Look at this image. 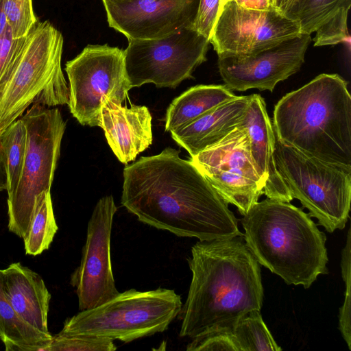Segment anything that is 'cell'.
<instances>
[{
    "label": "cell",
    "instance_id": "f546056e",
    "mask_svg": "<svg viewBox=\"0 0 351 351\" xmlns=\"http://www.w3.org/2000/svg\"><path fill=\"white\" fill-rule=\"evenodd\" d=\"M349 10V8L343 9L315 32L313 38L315 47L334 45L341 43L350 45V36L348 28Z\"/></svg>",
    "mask_w": 351,
    "mask_h": 351
},
{
    "label": "cell",
    "instance_id": "74e56055",
    "mask_svg": "<svg viewBox=\"0 0 351 351\" xmlns=\"http://www.w3.org/2000/svg\"><path fill=\"white\" fill-rule=\"evenodd\" d=\"M295 1V0H291V3H290L289 6L288 7V8L291 5V4H292ZM288 8H287V9H288Z\"/></svg>",
    "mask_w": 351,
    "mask_h": 351
},
{
    "label": "cell",
    "instance_id": "e575fe53",
    "mask_svg": "<svg viewBox=\"0 0 351 351\" xmlns=\"http://www.w3.org/2000/svg\"><path fill=\"white\" fill-rule=\"evenodd\" d=\"M291 0H271L272 6L285 12L289 6Z\"/></svg>",
    "mask_w": 351,
    "mask_h": 351
},
{
    "label": "cell",
    "instance_id": "e0dca14e",
    "mask_svg": "<svg viewBox=\"0 0 351 351\" xmlns=\"http://www.w3.org/2000/svg\"><path fill=\"white\" fill-rule=\"evenodd\" d=\"M241 125L247 132L252 159L265 182L263 194L269 199L290 202L293 198L276 166V135L272 123L260 95H251Z\"/></svg>",
    "mask_w": 351,
    "mask_h": 351
},
{
    "label": "cell",
    "instance_id": "4316f807",
    "mask_svg": "<svg viewBox=\"0 0 351 351\" xmlns=\"http://www.w3.org/2000/svg\"><path fill=\"white\" fill-rule=\"evenodd\" d=\"M7 24L15 38L25 37L38 22L32 0H5Z\"/></svg>",
    "mask_w": 351,
    "mask_h": 351
},
{
    "label": "cell",
    "instance_id": "5bb4252c",
    "mask_svg": "<svg viewBox=\"0 0 351 351\" xmlns=\"http://www.w3.org/2000/svg\"><path fill=\"white\" fill-rule=\"evenodd\" d=\"M311 37L308 34L247 54L218 56V68L230 89L272 92L276 85L297 73L304 62Z\"/></svg>",
    "mask_w": 351,
    "mask_h": 351
},
{
    "label": "cell",
    "instance_id": "2e32d148",
    "mask_svg": "<svg viewBox=\"0 0 351 351\" xmlns=\"http://www.w3.org/2000/svg\"><path fill=\"white\" fill-rule=\"evenodd\" d=\"M152 120L145 106L128 108L107 99L101 106L99 127L116 157L127 164L152 145Z\"/></svg>",
    "mask_w": 351,
    "mask_h": 351
},
{
    "label": "cell",
    "instance_id": "f1b7e54d",
    "mask_svg": "<svg viewBox=\"0 0 351 351\" xmlns=\"http://www.w3.org/2000/svg\"><path fill=\"white\" fill-rule=\"evenodd\" d=\"M188 351H239L237 345L228 328H217L195 337L186 346Z\"/></svg>",
    "mask_w": 351,
    "mask_h": 351
},
{
    "label": "cell",
    "instance_id": "484cf974",
    "mask_svg": "<svg viewBox=\"0 0 351 351\" xmlns=\"http://www.w3.org/2000/svg\"><path fill=\"white\" fill-rule=\"evenodd\" d=\"M113 339L108 337L69 335L60 332L52 336L44 351H114Z\"/></svg>",
    "mask_w": 351,
    "mask_h": 351
},
{
    "label": "cell",
    "instance_id": "8fae6325",
    "mask_svg": "<svg viewBox=\"0 0 351 351\" xmlns=\"http://www.w3.org/2000/svg\"><path fill=\"white\" fill-rule=\"evenodd\" d=\"M190 160L223 201L235 206L242 215L263 194L265 182L252 159L247 132L241 125Z\"/></svg>",
    "mask_w": 351,
    "mask_h": 351
},
{
    "label": "cell",
    "instance_id": "ffe728a7",
    "mask_svg": "<svg viewBox=\"0 0 351 351\" xmlns=\"http://www.w3.org/2000/svg\"><path fill=\"white\" fill-rule=\"evenodd\" d=\"M237 95L226 85H197L173 100L165 117V131L171 132L189 124L217 106Z\"/></svg>",
    "mask_w": 351,
    "mask_h": 351
},
{
    "label": "cell",
    "instance_id": "f35d334b",
    "mask_svg": "<svg viewBox=\"0 0 351 351\" xmlns=\"http://www.w3.org/2000/svg\"><path fill=\"white\" fill-rule=\"evenodd\" d=\"M103 1V0H102ZM112 1H123V0H112Z\"/></svg>",
    "mask_w": 351,
    "mask_h": 351
},
{
    "label": "cell",
    "instance_id": "9a60e30c",
    "mask_svg": "<svg viewBox=\"0 0 351 351\" xmlns=\"http://www.w3.org/2000/svg\"><path fill=\"white\" fill-rule=\"evenodd\" d=\"M110 27L128 39H152L191 27L199 0H103Z\"/></svg>",
    "mask_w": 351,
    "mask_h": 351
},
{
    "label": "cell",
    "instance_id": "3957f363",
    "mask_svg": "<svg viewBox=\"0 0 351 351\" xmlns=\"http://www.w3.org/2000/svg\"><path fill=\"white\" fill-rule=\"evenodd\" d=\"M272 125L283 144L351 169V96L338 74H320L283 96L275 106Z\"/></svg>",
    "mask_w": 351,
    "mask_h": 351
},
{
    "label": "cell",
    "instance_id": "7a4b0ae2",
    "mask_svg": "<svg viewBox=\"0 0 351 351\" xmlns=\"http://www.w3.org/2000/svg\"><path fill=\"white\" fill-rule=\"evenodd\" d=\"M187 261L192 278L178 315L180 337L193 338L217 328L232 329L247 313L261 311L260 264L243 237L199 241L192 246Z\"/></svg>",
    "mask_w": 351,
    "mask_h": 351
},
{
    "label": "cell",
    "instance_id": "8992f818",
    "mask_svg": "<svg viewBox=\"0 0 351 351\" xmlns=\"http://www.w3.org/2000/svg\"><path fill=\"white\" fill-rule=\"evenodd\" d=\"M182 306L174 290L129 289L95 308L65 320L60 333L95 336L128 343L166 330Z\"/></svg>",
    "mask_w": 351,
    "mask_h": 351
},
{
    "label": "cell",
    "instance_id": "44dd1931",
    "mask_svg": "<svg viewBox=\"0 0 351 351\" xmlns=\"http://www.w3.org/2000/svg\"><path fill=\"white\" fill-rule=\"evenodd\" d=\"M52 335H46L22 319L5 297L0 269V339L6 351H44Z\"/></svg>",
    "mask_w": 351,
    "mask_h": 351
},
{
    "label": "cell",
    "instance_id": "4dcf8cb0",
    "mask_svg": "<svg viewBox=\"0 0 351 351\" xmlns=\"http://www.w3.org/2000/svg\"><path fill=\"white\" fill-rule=\"evenodd\" d=\"M220 13V0H199L192 27L209 39Z\"/></svg>",
    "mask_w": 351,
    "mask_h": 351
},
{
    "label": "cell",
    "instance_id": "83f0119b",
    "mask_svg": "<svg viewBox=\"0 0 351 351\" xmlns=\"http://www.w3.org/2000/svg\"><path fill=\"white\" fill-rule=\"evenodd\" d=\"M351 230H348L346 245L341 252V274L346 286L343 304L339 309V330L346 341L348 348L351 349V272H350V243Z\"/></svg>",
    "mask_w": 351,
    "mask_h": 351
},
{
    "label": "cell",
    "instance_id": "277c9868",
    "mask_svg": "<svg viewBox=\"0 0 351 351\" xmlns=\"http://www.w3.org/2000/svg\"><path fill=\"white\" fill-rule=\"evenodd\" d=\"M244 241L260 265L287 285L305 289L326 274V237L308 213L290 202L267 198L241 219Z\"/></svg>",
    "mask_w": 351,
    "mask_h": 351
},
{
    "label": "cell",
    "instance_id": "8d00e7d4",
    "mask_svg": "<svg viewBox=\"0 0 351 351\" xmlns=\"http://www.w3.org/2000/svg\"><path fill=\"white\" fill-rule=\"evenodd\" d=\"M230 0H220V12L223 8V6Z\"/></svg>",
    "mask_w": 351,
    "mask_h": 351
},
{
    "label": "cell",
    "instance_id": "836d02e7",
    "mask_svg": "<svg viewBox=\"0 0 351 351\" xmlns=\"http://www.w3.org/2000/svg\"><path fill=\"white\" fill-rule=\"evenodd\" d=\"M7 19L5 11V0H0V36L7 28Z\"/></svg>",
    "mask_w": 351,
    "mask_h": 351
},
{
    "label": "cell",
    "instance_id": "5b68a950",
    "mask_svg": "<svg viewBox=\"0 0 351 351\" xmlns=\"http://www.w3.org/2000/svg\"><path fill=\"white\" fill-rule=\"evenodd\" d=\"M64 39L50 22L38 21L0 81V134L33 105L67 104L61 60Z\"/></svg>",
    "mask_w": 351,
    "mask_h": 351
},
{
    "label": "cell",
    "instance_id": "d6a6232c",
    "mask_svg": "<svg viewBox=\"0 0 351 351\" xmlns=\"http://www.w3.org/2000/svg\"><path fill=\"white\" fill-rule=\"evenodd\" d=\"M238 5L255 10H267L273 6L271 0H232Z\"/></svg>",
    "mask_w": 351,
    "mask_h": 351
},
{
    "label": "cell",
    "instance_id": "7c38bea8",
    "mask_svg": "<svg viewBox=\"0 0 351 351\" xmlns=\"http://www.w3.org/2000/svg\"><path fill=\"white\" fill-rule=\"evenodd\" d=\"M300 34L298 21L274 6L267 10H249L230 0L223 6L208 40L217 56L247 54Z\"/></svg>",
    "mask_w": 351,
    "mask_h": 351
},
{
    "label": "cell",
    "instance_id": "9c48e42d",
    "mask_svg": "<svg viewBox=\"0 0 351 351\" xmlns=\"http://www.w3.org/2000/svg\"><path fill=\"white\" fill-rule=\"evenodd\" d=\"M64 70L69 82L67 104L82 125L99 126L104 101L121 104L132 88L124 50L108 44L88 45L66 63Z\"/></svg>",
    "mask_w": 351,
    "mask_h": 351
},
{
    "label": "cell",
    "instance_id": "ab89813d",
    "mask_svg": "<svg viewBox=\"0 0 351 351\" xmlns=\"http://www.w3.org/2000/svg\"></svg>",
    "mask_w": 351,
    "mask_h": 351
},
{
    "label": "cell",
    "instance_id": "d6986e66",
    "mask_svg": "<svg viewBox=\"0 0 351 351\" xmlns=\"http://www.w3.org/2000/svg\"><path fill=\"white\" fill-rule=\"evenodd\" d=\"M251 95H240L171 132L173 139L194 156L216 144L242 122Z\"/></svg>",
    "mask_w": 351,
    "mask_h": 351
},
{
    "label": "cell",
    "instance_id": "ba28073f",
    "mask_svg": "<svg viewBox=\"0 0 351 351\" xmlns=\"http://www.w3.org/2000/svg\"><path fill=\"white\" fill-rule=\"evenodd\" d=\"M27 132L25 157L17 187L8 199V229L23 238L36 198L51 189L66 123L60 110L33 105L21 117Z\"/></svg>",
    "mask_w": 351,
    "mask_h": 351
},
{
    "label": "cell",
    "instance_id": "d4e9b609",
    "mask_svg": "<svg viewBox=\"0 0 351 351\" xmlns=\"http://www.w3.org/2000/svg\"><path fill=\"white\" fill-rule=\"evenodd\" d=\"M239 351H279L267 328L260 311H251L241 317L232 328Z\"/></svg>",
    "mask_w": 351,
    "mask_h": 351
},
{
    "label": "cell",
    "instance_id": "52a82bcc",
    "mask_svg": "<svg viewBox=\"0 0 351 351\" xmlns=\"http://www.w3.org/2000/svg\"><path fill=\"white\" fill-rule=\"evenodd\" d=\"M274 157L292 198L308 209V215L329 232L343 229L350 210L351 169L309 156L276 137Z\"/></svg>",
    "mask_w": 351,
    "mask_h": 351
},
{
    "label": "cell",
    "instance_id": "cb8c5ba5",
    "mask_svg": "<svg viewBox=\"0 0 351 351\" xmlns=\"http://www.w3.org/2000/svg\"><path fill=\"white\" fill-rule=\"evenodd\" d=\"M350 5L351 0H295L285 13L298 21L302 34L311 35Z\"/></svg>",
    "mask_w": 351,
    "mask_h": 351
},
{
    "label": "cell",
    "instance_id": "1f68e13d",
    "mask_svg": "<svg viewBox=\"0 0 351 351\" xmlns=\"http://www.w3.org/2000/svg\"><path fill=\"white\" fill-rule=\"evenodd\" d=\"M25 37L14 38L8 25L0 36V81L22 47Z\"/></svg>",
    "mask_w": 351,
    "mask_h": 351
},
{
    "label": "cell",
    "instance_id": "7402d4cb",
    "mask_svg": "<svg viewBox=\"0 0 351 351\" xmlns=\"http://www.w3.org/2000/svg\"><path fill=\"white\" fill-rule=\"evenodd\" d=\"M27 132L21 117L0 134V162L6 178L8 199L17 187L25 157Z\"/></svg>",
    "mask_w": 351,
    "mask_h": 351
},
{
    "label": "cell",
    "instance_id": "6da1fadb",
    "mask_svg": "<svg viewBox=\"0 0 351 351\" xmlns=\"http://www.w3.org/2000/svg\"><path fill=\"white\" fill-rule=\"evenodd\" d=\"M179 153L167 147L126 166L122 206L140 221L178 237L199 241L243 237L228 204Z\"/></svg>",
    "mask_w": 351,
    "mask_h": 351
},
{
    "label": "cell",
    "instance_id": "603a6c76",
    "mask_svg": "<svg viewBox=\"0 0 351 351\" xmlns=\"http://www.w3.org/2000/svg\"><path fill=\"white\" fill-rule=\"evenodd\" d=\"M58 230L50 190L43 192L36 200V207L24 236L25 253L40 254L49 249Z\"/></svg>",
    "mask_w": 351,
    "mask_h": 351
},
{
    "label": "cell",
    "instance_id": "30bf717a",
    "mask_svg": "<svg viewBox=\"0 0 351 351\" xmlns=\"http://www.w3.org/2000/svg\"><path fill=\"white\" fill-rule=\"evenodd\" d=\"M128 40L125 66L132 88L178 86L206 60L210 44L192 26L158 38Z\"/></svg>",
    "mask_w": 351,
    "mask_h": 351
},
{
    "label": "cell",
    "instance_id": "d590c367",
    "mask_svg": "<svg viewBox=\"0 0 351 351\" xmlns=\"http://www.w3.org/2000/svg\"><path fill=\"white\" fill-rule=\"evenodd\" d=\"M4 190H6V178L3 167L0 162V191Z\"/></svg>",
    "mask_w": 351,
    "mask_h": 351
},
{
    "label": "cell",
    "instance_id": "ac0fdd59",
    "mask_svg": "<svg viewBox=\"0 0 351 351\" xmlns=\"http://www.w3.org/2000/svg\"><path fill=\"white\" fill-rule=\"evenodd\" d=\"M2 272L4 293L18 315L36 330L51 335L47 326L51 294L42 277L20 263L10 264Z\"/></svg>",
    "mask_w": 351,
    "mask_h": 351
},
{
    "label": "cell",
    "instance_id": "4fadbf2b",
    "mask_svg": "<svg viewBox=\"0 0 351 351\" xmlns=\"http://www.w3.org/2000/svg\"><path fill=\"white\" fill-rule=\"evenodd\" d=\"M117 211L113 197L104 196L97 202L88 221L81 262L71 276L80 311L100 306L119 293L110 256V237Z\"/></svg>",
    "mask_w": 351,
    "mask_h": 351
}]
</instances>
